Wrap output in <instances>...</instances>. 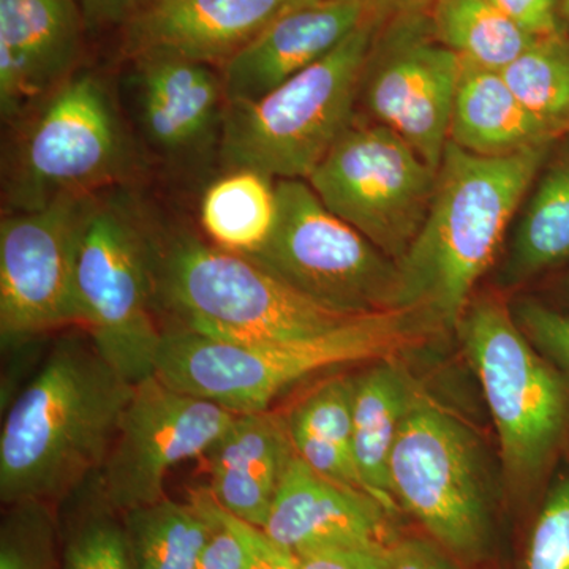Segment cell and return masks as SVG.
Instances as JSON below:
<instances>
[{
  "label": "cell",
  "instance_id": "obj_1",
  "mask_svg": "<svg viewBox=\"0 0 569 569\" xmlns=\"http://www.w3.org/2000/svg\"><path fill=\"white\" fill-rule=\"evenodd\" d=\"M134 385L82 335L63 336L9 402L0 501L59 505L102 470Z\"/></svg>",
  "mask_w": 569,
  "mask_h": 569
},
{
  "label": "cell",
  "instance_id": "obj_2",
  "mask_svg": "<svg viewBox=\"0 0 569 569\" xmlns=\"http://www.w3.org/2000/svg\"><path fill=\"white\" fill-rule=\"evenodd\" d=\"M550 148L479 157L448 141L426 222L397 263L402 307L458 328Z\"/></svg>",
  "mask_w": 569,
  "mask_h": 569
},
{
  "label": "cell",
  "instance_id": "obj_3",
  "mask_svg": "<svg viewBox=\"0 0 569 569\" xmlns=\"http://www.w3.org/2000/svg\"><path fill=\"white\" fill-rule=\"evenodd\" d=\"M142 213L163 328L266 343L305 339L366 317L318 305L244 254L220 249L144 203Z\"/></svg>",
  "mask_w": 569,
  "mask_h": 569
},
{
  "label": "cell",
  "instance_id": "obj_4",
  "mask_svg": "<svg viewBox=\"0 0 569 569\" xmlns=\"http://www.w3.org/2000/svg\"><path fill=\"white\" fill-rule=\"evenodd\" d=\"M441 328L418 309H396L348 321L321 335L280 342L238 343L181 328H163L156 377L236 415L271 410L272 402L321 370L396 359L429 342Z\"/></svg>",
  "mask_w": 569,
  "mask_h": 569
},
{
  "label": "cell",
  "instance_id": "obj_5",
  "mask_svg": "<svg viewBox=\"0 0 569 569\" xmlns=\"http://www.w3.org/2000/svg\"><path fill=\"white\" fill-rule=\"evenodd\" d=\"M3 163L7 211L43 208L66 194L119 189L142 153L102 74L78 70L17 123Z\"/></svg>",
  "mask_w": 569,
  "mask_h": 569
},
{
  "label": "cell",
  "instance_id": "obj_6",
  "mask_svg": "<svg viewBox=\"0 0 569 569\" xmlns=\"http://www.w3.org/2000/svg\"><path fill=\"white\" fill-rule=\"evenodd\" d=\"M383 18H367L323 59L252 102L228 103L219 167L302 179L356 122L362 71Z\"/></svg>",
  "mask_w": 569,
  "mask_h": 569
},
{
  "label": "cell",
  "instance_id": "obj_7",
  "mask_svg": "<svg viewBox=\"0 0 569 569\" xmlns=\"http://www.w3.org/2000/svg\"><path fill=\"white\" fill-rule=\"evenodd\" d=\"M456 329L496 422L509 488L526 492L563 441L567 383L539 356L501 296H473Z\"/></svg>",
  "mask_w": 569,
  "mask_h": 569
},
{
  "label": "cell",
  "instance_id": "obj_8",
  "mask_svg": "<svg viewBox=\"0 0 569 569\" xmlns=\"http://www.w3.org/2000/svg\"><path fill=\"white\" fill-rule=\"evenodd\" d=\"M126 187L97 194L78 258L81 331L127 381L156 376L162 343L142 203Z\"/></svg>",
  "mask_w": 569,
  "mask_h": 569
},
{
  "label": "cell",
  "instance_id": "obj_9",
  "mask_svg": "<svg viewBox=\"0 0 569 569\" xmlns=\"http://www.w3.org/2000/svg\"><path fill=\"white\" fill-rule=\"evenodd\" d=\"M276 190L274 230L246 258L329 309L355 316L406 309L396 261L329 211L309 182L280 179Z\"/></svg>",
  "mask_w": 569,
  "mask_h": 569
},
{
  "label": "cell",
  "instance_id": "obj_10",
  "mask_svg": "<svg viewBox=\"0 0 569 569\" xmlns=\"http://www.w3.org/2000/svg\"><path fill=\"white\" fill-rule=\"evenodd\" d=\"M389 481L399 507L413 515L441 548L463 560L485 553L488 490L477 440L419 388L392 448Z\"/></svg>",
  "mask_w": 569,
  "mask_h": 569
},
{
  "label": "cell",
  "instance_id": "obj_11",
  "mask_svg": "<svg viewBox=\"0 0 569 569\" xmlns=\"http://www.w3.org/2000/svg\"><path fill=\"white\" fill-rule=\"evenodd\" d=\"M437 176L400 134L356 119L307 182L329 211L399 263L426 222Z\"/></svg>",
  "mask_w": 569,
  "mask_h": 569
},
{
  "label": "cell",
  "instance_id": "obj_12",
  "mask_svg": "<svg viewBox=\"0 0 569 569\" xmlns=\"http://www.w3.org/2000/svg\"><path fill=\"white\" fill-rule=\"evenodd\" d=\"M97 194H66L0 220V347L18 353L63 328H80L77 271Z\"/></svg>",
  "mask_w": 569,
  "mask_h": 569
},
{
  "label": "cell",
  "instance_id": "obj_13",
  "mask_svg": "<svg viewBox=\"0 0 569 569\" xmlns=\"http://www.w3.org/2000/svg\"><path fill=\"white\" fill-rule=\"evenodd\" d=\"M462 61L433 36L426 9L381 22L362 71L359 102L370 121L400 134L430 167L449 141Z\"/></svg>",
  "mask_w": 569,
  "mask_h": 569
},
{
  "label": "cell",
  "instance_id": "obj_14",
  "mask_svg": "<svg viewBox=\"0 0 569 569\" xmlns=\"http://www.w3.org/2000/svg\"><path fill=\"white\" fill-rule=\"evenodd\" d=\"M234 417L156 376L134 385L99 473L112 508L127 512L163 500L171 468L204 458Z\"/></svg>",
  "mask_w": 569,
  "mask_h": 569
},
{
  "label": "cell",
  "instance_id": "obj_15",
  "mask_svg": "<svg viewBox=\"0 0 569 569\" xmlns=\"http://www.w3.org/2000/svg\"><path fill=\"white\" fill-rule=\"evenodd\" d=\"M122 97L142 148L167 170L200 178L219 164L228 103L216 67L163 52L132 56Z\"/></svg>",
  "mask_w": 569,
  "mask_h": 569
},
{
  "label": "cell",
  "instance_id": "obj_16",
  "mask_svg": "<svg viewBox=\"0 0 569 569\" xmlns=\"http://www.w3.org/2000/svg\"><path fill=\"white\" fill-rule=\"evenodd\" d=\"M78 0H0V114L14 126L81 69Z\"/></svg>",
  "mask_w": 569,
  "mask_h": 569
},
{
  "label": "cell",
  "instance_id": "obj_17",
  "mask_svg": "<svg viewBox=\"0 0 569 569\" xmlns=\"http://www.w3.org/2000/svg\"><path fill=\"white\" fill-rule=\"evenodd\" d=\"M389 516L366 492L321 477L296 455L261 530L296 557L329 548L387 549L397 539Z\"/></svg>",
  "mask_w": 569,
  "mask_h": 569
},
{
  "label": "cell",
  "instance_id": "obj_18",
  "mask_svg": "<svg viewBox=\"0 0 569 569\" xmlns=\"http://www.w3.org/2000/svg\"><path fill=\"white\" fill-rule=\"evenodd\" d=\"M310 0H148L123 26V50L222 67L284 11Z\"/></svg>",
  "mask_w": 569,
  "mask_h": 569
},
{
  "label": "cell",
  "instance_id": "obj_19",
  "mask_svg": "<svg viewBox=\"0 0 569 569\" xmlns=\"http://www.w3.org/2000/svg\"><path fill=\"white\" fill-rule=\"evenodd\" d=\"M372 17L361 0H310L284 11L220 67L227 103L252 102L323 59Z\"/></svg>",
  "mask_w": 569,
  "mask_h": 569
},
{
  "label": "cell",
  "instance_id": "obj_20",
  "mask_svg": "<svg viewBox=\"0 0 569 569\" xmlns=\"http://www.w3.org/2000/svg\"><path fill=\"white\" fill-rule=\"evenodd\" d=\"M295 456L287 418L272 410L236 415L204 456L208 490L224 512L263 529Z\"/></svg>",
  "mask_w": 569,
  "mask_h": 569
},
{
  "label": "cell",
  "instance_id": "obj_21",
  "mask_svg": "<svg viewBox=\"0 0 569 569\" xmlns=\"http://www.w3.org/2000/svg\"><path fill=\"white\" fill-rule=\"evenodd\" d=\"M557 138L516 97L501 71L462 62L449 141L479 157H508Z\"/></svg>",
  "mask_w": 569,
  "mask_h": 569
},
{
  "label": "cell",
  "instance_id": "obj_22",
  "mask_svg": "<svg viewBox=\"0 0 569 569\" xmlns=\"http://www.w3.org/2000/svg\"><path fill=\"white\" fill-rule=\"evenodd\" d=\"M417 385L396 359H381L353 377V451L362 485L388 515L399 511L389 460Z\"/></svg>",
  "mask_w": 569,
  "mask_h": 569
},
{
  "label": "cell",
  "instance_id": "obj_23",
  "mask_svg": "<svg viewBox=\"0 0 569 569\" xmlns=\"http://www.w3.org/2000/svg\"><path fill=\"white\" fill-rule=\"evenodd\" d=\"M134 569H197L217 519L208 489L192 500L164 497L156 503L122 512Z\"/></svg>",
  "mask_w": 569,
  "mask_h": 569
},
{
  "label": "cell",
  "instance_id": "obj_24",
  "mask_svg": "<svg viewBox=\"0 0 569 569\" xmlns=\"http://www.w3.org/2000/svg\"><path fill=\"white\" fill-rule=\"evenodd\" d=\"M351 406L353 377H337L313 389L284 418L298 458L321 477L367 493L355 462Z\"/></svg>",
  "mask_w": 569,
  "mask_h": 569
},
{
  "label": "cell",
  "instance_id": "obj_25",
  "mask_svg": "<svg viewBox=\"0 0 569 569\" xmlns=\"http://www.w3.org/2000/svg\"><path fill=\"white\" fill-rule=\"evenodd\" d=\"M277 219L274 179L250 170L222 173L200 203L206 238L220 249L252 253L268 241Z\"/></svg>",
  "mask_w": 569,
  "mask_h": 569
},
{
  "label": "cell",
  "instance_id": "obj_26",
  "mask_svg": "<svg viewBox=\"0 0 569 569\" xmlns=\"http://www.w3.org/2000/svg\"><path fill=\"white\" fill-rule=\"evenodd\" d=\"M427 14L437 40L463 63L481 69H507L538 40L492 0H432Z\"/></svg>",
  "mask_w": 569,
  "mask_h": 569
},
{
  "label": "cell",
  "instance_id": "obj_27",
  "mask_svg": "<svg viewBox=\"0 0 569 569\" xmlns=\"http://www.w3.org/2000/svg\"><path fill=\"white\" fill-rule=\"evenodd\" d=\"M58 509L63 512L59 569H134L122 512L108 501L99 473Z\"/></svg>",
  "mask_w": 569,
  "mask_h": 569
},
{
  "label": "cell",
  "instance_id": "obj_28",
  "mask_svg": "<svg viewBox=\"0 0 569 569\" xmlns=\"http://www.w3.org/2000/svg\"><path fill=\"white\" fill-rule=\"evenodd\" d=\"M569 260V151L542 173L520 219L509 279H529Z\"/></svg>",
  "mask_w": 569,
  "mask_h": 569
},
{
  "label": "cell",
  "instance_id": "obj_29",
  "mask_svg": "<svg viewBox=\"0 0 569 569\" xmlns=\"http://www.w3.org/2000/svg\"><path fill=\"white\" fill-rule=\"evenodd\" d=\"M516 97L556 138L569 134V37H542L501 70Z\"/></svg>",
  "mask_w": 569,
  "mask_h": 569
},
{
  "label": "cell",
  "instance_id": "obj_30",
  "mask_svg": "<svg viewBox=\"0 0 569 569\" xmlns=\"http://www.w3.org/2000/svg\"><path fill=\"white\" fill-rule=\"evenodd\" d=\"M0 526V569H59L58 508L41 501L9 505Z\"/></svg>",
  "mask_w": 569,
  "mask_h": 569
},
{
  "label": "cell",
  "instance_id": "obj_31",
  "mask_svg": "<svg viewBox=\"0 0 569 569\" xmlns=\"http://www.w3.org/2000/svg\"><path fill=\"white\" fill-rule=\"evenodd\" d=\"M523 569H569V477L552 486L526 552Z\"/></svg>",
  "mask_w": 569,
  "mask_h": 569
},
{
  "label": "cell",
  "instance_id": "obj_32",
  "mask_svg": "<svg viewBox=\"0 0 569 569\" xmlns=\"http://www.w3.org/2000/svg\"><path fill=\"white\" fill-rule=\"evenodd\" d=\"M516 321L538 350L569 373V317L535 301H523Z\"/></svg>",
  "mask_w": 569,
  "mask_h": 569
},
{
  "label": "cell",
  "instance_id": "obj_33",
  "mask_svg": "<svg viewBox=\"0 0 569 569\" xmlns=\"http://www.w3.org/2000/svg\"><path fill=\"white\" fill-rule=\"evenodd\" d=\"M197 569H250L247 523L217 505L216 527L206 542Z\"/></svg>",
  "mask_w": 569,
  "mask_h": 569
},
{
  "label": "cell",
  "instance_id": "obj_34",
  "mask_svg": "<svg viewBox=\"0 0 569 569\" xmlns=\"http://www.w3.org/2000/svg\"><path fill=\"white\" fill-rule=\"evenodd\" d=\"M509 20L530 36H557L561 28V0H492Z\"/></svg>",
  "mask_w": 569,
  "mask_h": 569
},
{
  "label": "cell",
  "instance_id": "obj_35",
  "mask_svg": "<svg viewBox=\"0 0 569 569\" xmlns=\"http://www.w3.org/2000/svg\"><path fill=\"white\" fill-rule=\"evenodd\" d=\"M383 569H459L443 549L418 538H397L385 550Z\"/></svg>",
  "mask_w": 569,
  "mask_h": 569
},
{
  "label": "cell",
  "instance_id": "obj_36",
  "mask_svg": "<svg viewBox=\"0 0 569 569\" xmlns=\"http://www.w3.org/2000/svg\"><path fill=\"white\" fill-rule=\"evenodd\" d=\"M387 549L329 548L310 550V552L298 556L299 569H383V557Z\"/></svg>",
  "mask_w": 569,
  "mask_h": 569
},
{
  "label": "cell",
  "instance_id": "obj_37",
  "mask_svg": "<svg viewBox=\"0 0 569 569\" xmlns=\"http://www.w3.org/2000/svg\"><path fill=\"white\" fill-rule=\"evenodd\" d=\"M148 0H78L88 31L123 28Z\"/></svg>",
  "mask_w": 569,
  "mask_h": 569
},
{
  "label": "cell",
  "instance_id": "obj_38",
  "mask_svg": "<svg viewBox=\"0 0 569 569\" xmlns=\"http://www.w3.org/2000/svg\"><path fill=\"white\" fill-rule=\"evenodd\" d=\"M250 545V569H299V560L290 550L280 548L257 527L247 523Z\"/></svg>",
  "mask_w": 569,
  "mask_h": 569
},
{
  "label": "cell",
  "instance_id": "obj_39",
  "mask_svg": "<svg viewBox=\"0 0 569 569\" xmlns=\"http://www.w3.org/2000/svg\"><path fill=\"white\" fill-rule=\"evenodd\" d=\"M361 2L370 13L388 20V18L406 13V11L426 9L432 0H361Z\"/></svg>",
  "mask_w": 569,
  "mask_h": 569
},
{
  "label": "cell",
  "instance_id": "obj_40",
  "mask_svg": "<svg viewBox=\"0 0 569 569\" xmlns=\"http://www.w3.org/2000/svg\"><path fill=\"white\" fill-rule=\"evenodd\" d=\"M561 20L569 22V0H561Z\"/></svg>",
  "mask_w": 569,
  "mask_h": 569
}]
</instances>
